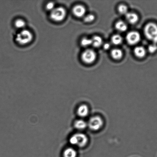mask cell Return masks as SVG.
<instances>
[{"instance_id": "6da1fadb", "label": "cell", "mask_w": 157, "mask_h": 157, "mask_svg": "<svg viewBox=\"0 0 157 157\" xmlns=\"http://www.w3.org/2000/svg\"><path fill=\"white\" fill-rule=\"evenodd\" d=\"M144 33L147 39L153 44H157V24L149 23L144 27Z\"/></svg>"}, {"instance_id": "7a4b0ae2", "label": "cell", "mask_w": 157, "mask_h": 157, "mask_svg": "<svg viewBox=\"0 0 157 157\" xmlns=\"http://www.w3.org/2000/svg\"><path fill=\"white\" fill-rule=\"evenodd\" d=\"M33 39V35L32 32L24 29L17 35L15 40L21 45H25L31 42Z\"/></svg>"}, {"instance_id": "3957f363", "label": "cell", "mask_w": 157, "mask_h": 157, "mask_svg": "<svg viewBox=\"0 0 157 157\" xmlns=\"http://www.w3.org/2000/svg\"><path fill=\"white\" fill-rule=\"evenodd\" d=\"M67 12L64 7H57L50 12V17L52 21L60 22L65 18Z\"/></svg>"}, {"instance_id": "277c9868", "label": "cell", "mask_w": 157, "mask_h": 157, "mask_svg": "<svg viewBox=\"0 0 157 157\" xmlns=\"http://www.w3.org/2000/svg\"><path fill=\"white\" fill-rule=\"evenodd\" d=\"M70 144L73 145L83 147L88 142V138L85 135L82 133H77L71 136L70 139Z\"/></svg>"}, {"instance_id": "5b68a950", "label": "cell", "mask_w": 157, "mask_h": 157, "mask_svg": "<svg viewBox=\"0 0 157 157\" xmlns=\"http://www.w3.org/2000/svg\"><path fill=\"white\" fill-rule=\"evenodd\" d=\"M96 58V55L94 51L88 49L83 52L81 55L82 61L86 64H91L94 62Z\"/></svg>"}, {"instance_id": "8992f818", "label": "cell", "mask_w": 157, "mask_h": 157, "mask_svg": "<svg viewBox=\"0 0 157 157\" xmlns=\"http://www.w3.org/2000/svg\"><path fill=\"white\" fill-rule=\"evenodd\" d=\"M88 126L90 129L94 131L99 130L103 124V121L101 117L98 116L92 117L89 120Z\"/></svg>"}, {"instance_id": "52a82bcc", "label": "cell", "mask_w": 157, "mask_h": 157, "mask_svg": "<svg viewBox=\"0 0 157 157\" xmlns=\"http://www.w3.org/2000/svg\"><path fill=\"white\" fill-rule=\"evenodd\" d=\"M126 40L128 44L134 45L138 44L140 40L141 36L137 32L131 31L127 34Z\"/></svg>"}, {"instance_id": "ba28073f", "label": "cell", "mask_w": 157, "mask_h": 157, "mask_svg": "<svg viewBox=\"0 0 157 157\" xmlns=\"http://www.w3.org/2000/svg\"><path fill=\"white\" fill-rule=\"evenodd\" d=\"M85 8L81 5L75 6L73 9V13L75 16L78 17H81L84 16L86 13Z\"/></svg>"}, {"instance_id": "9c48e42d", "label": "cell", "mask_w": 157, "mask_h": 157, "mask_svg": "<svg viewBox=\"0 0 157 157\" xmlns=\"http://www.w3.org/2000/svg\"><path fill=\"white\" fill-rule=\"evenodd\" d=\"M125 16L126 20L131 24H136L139 20L138 15L136 13L133 12H128Z\"/></svg>"}, {"instance_id": "30bf717a", "label": "cell", "mask_w": 157, "mask_h": 157, "mask_svg": "<svg viewBox=\"0 0 157 157\" xmlns=\"http://www.w3.org/2000/svg\"><path fill=\"white\" fill-rule=\"evenodd\" d=\"M88 107L85 105H82L80 106L78 109V114L79 116L82 117L87 116L88 115Z\"/></svg>"}, {"instance_id": "8fae6325", "label": "cell", "mask_w": 157, "mask_h": 157, "mask_svg": "<svg viewBox=\"0 0 157 157\" xmlns=\"http://www.w3.org/2000/svg\"><path fill=\"white\" fill-rule=\"evenodd\" d=\"M134 53L137 57L140 58H143L145 56L146 51L143 47H138L135 48Z\"/></svg>"}, {"instance_id": "7c38bea8", "label": "cell", "mask_w": 157, "mask_h": 157, "mask_svg": "<svg viewBox=\"0 0 157 157\" xmlns=\"http://www.w3.org/2000/svg\"><path fill=\"white\" fill-rule=\"evenodd\" d=\"M115 28L118 31L124 32L127 30L128 26L125 22L123 21H119L115 24Z\"/></svg>"}, {"instance_id": "4fadbf2b", "label": "cell", "mask_w": 157, "mask_h": 157, "mask_svg": "<svg viewBox=\"0 0 157 157\" xmlns=\"http://www.w3.org/2000/svg\"><path fill=\"white\" fill-rule=\"evenodd\" d=\"M111 56L114 59L119 60L122 58L123 53L122 51L119 49H114L112 51Z\"/></svg>"}, {"instance_id": "5bb4252c", "label": "cell", "mask_w": 157, "mask_h": 157, "mask_svg": "<svg viewBox=\"0 0 157 157\" xmlns=\"http://www.w3.org/2000/svg\"><path fill=\"white\" fill-rule=\"evenodd\" d=\"M63 156L64 157H77V153L74 149L69 147L64 151Z\"/></svg>"}, {"instance_id": "9a60e30c", "label": "cell", "mask_w": 157, "mask_h": 157, "mask_svg": "<svg viewBox=\"0 0 157 157\" xmlns=\"http://www.w3.org/2000/svg\"><path fill=\"white\" fill-rule=\"evenodd\" d=\"M92 45L95 48H98L102 45L103 40L100 37L95 36L93 37L92 39Z\"/></svg>"}, {"instance_id": "2e32d148", "label": "cell", "mask_w": 157, "mask_h": 157, "mask_svg": "<svg viewBox=\"0 0 157 157\" xmlns=\"http://www.w3.org/2000/svg\"><path fill=\"white\" fill-rule=\"evenodd\" d=\"M74 126L78 130H83L87 126V123L82 120H77L75 122Z\"/></svg>"}, {"instance_id": "e0dca14e", "label": "cell", "mask_w": 157, "mask_h": 157, "mask_svg": "<svg viewBox=\"0 0 157 157\" xmlns=\"http://www.w3.org/2000/svg\"><path fill=\"white\" fill-rule=\"evenodd\" d=\"M111 41L112 44L115 45H119L122 43L123 39L121 35L116 34L112 36Z\"/></svg>"}, {"instance_id": "ac0fdd59", "label": "cell", "mask_w": 157, "mask_h": 157, "mask_svg": "<svg viewBox=\"0 0 157 157\" xmlns=\"http://www.w3.org/2000/svg\"><path fill=\"white\" fill-rule=\"evenodd\" d=\"M15 25L17 28L23 30L26 26V21L23 19H17L15 21Z\"/></svg>"}, {"instance_id": "d6986e66", "label": "cell", "mask_w": 157, "mask_h": 157, "mask_svg": "<svg viewBox=\"0 0 157 157\" xmlns=\"http://www.w3.org/2000/svg\"><path fill=\"white\" fill-rule=\"evenodd\" d=\"M118 10L119 13L122 15H126L128 13V9L127 6L121 4L118 7Z\"/></svg>"}, {"instance_id": "ffe728a7", "label": "cell", "mask_w": 157, "mask_h": 157, "mask_svg": "<svg viewBox=\"0 0 157 157\" xmlns=\"http://www.w3.org/2000/svg\"><path fill=\"white\" fill-rule=\"evenodd\" d=\"M81 45L84 47H87L92 44V39L87 38H83L81 41Z\"/></svg>"}, {"instance_id": "44dd1931", "label": "cell", "mask_w": 157, "mask_h": 157, "mask_svg": "<svg viewBox=\"0 0 157 157\" xmlns=\"http://www.w3.org/2000/svg\"><path fill=\"white\" fill-rule=\"evenodd\" d=\"M148 51L151 53H154L157 51V44H153L149 45L148 48Z\"/></svg>"}, {"instance_id": "7402d4cb", "label": "cell", "mask_w": 157, "mask_h": 157, "mask_svg": "<svg viewBox=\"0 0 157 157\" xmlns=\"http://www.w3.org/2000/svg\"><path fill=\"white\" fill-rule=\"evenodd\" d=\"M95 19V16L93 14H89L84 17V21L86 23H90L93 21Z\"/></svg>"}, {"instance_id": "603a6c76", "label": "cell", "mask_w": 157, "mask_h": 157, "mask_svg": "<svg viewBox=\"0 0 157 157\" xmlns=\"http://www.w3.org/2000/svg\"><path fill=\"white\" fill-rule=\"evenodd\" d=\"M55 8V4L52 2H50L48 3L46 5V9L50 11V12L53 10Z\"/></svg>"}, {"instance_id": "cb8c5ba5", "label": "cell", "mask_w": 157, "mask_h": 157, "mask_svg": "<svg viewBox=\"0 0 157 157\" xmlns=\"http://www.w3.org/2000/svg\"><path fill=\"white\" fill-rule=\"evenodd\" d=\"M110 47V44H108V43H106L105 44H104V48L105 49V50H108Z\"/></svg>"}]
</instances>
